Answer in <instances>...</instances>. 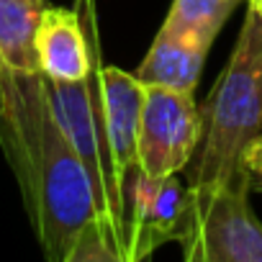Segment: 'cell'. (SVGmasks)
I'll return each mask as SVG.
<instances>
[{
    "mask_svg": "<svg viewBox=\"0 0 262 262\" xmlns=\"http://www.w3.org/2000/svg\"><path fill=\"white\" fill-rule=\"evenodd\" d=\"M249 183L190 188V234L185 262H262V224L249 206Z\"/></svg>",
    "mask_w": 262,
    "mask_h": 262,
    "instance_id": "3957f363",
    "label": "cell"
},
{
    "mask_svg": "<svg viewBox=\"0 0 262 262\" xmlns=\"http://www.w3.org/2000/svg\"><path fill=\"white\" fill-rule=\"evenodd\" d=\"M100 85L105 103V123L108 139L113 149V160L123 180L134 190L139 167V118L144 105V85L137 75L123 72L118 67L100 64Z\"/></svg>",
    "mask_w": 262,
    "mask_h": 262,
    "instance_id": "8992f818",
    "label": "cell"
},
{
    "mask_svg": "<svg viewBox=\"0 0 262 262\" xmlns=\"http://www.w3.org/2000/svg\"><path fill=\"white\" fill-rule=\"evenodd\" d=\"M8 93H11V70L0 59V123L8 116Z\"/></svg>",
    "mask_w": 262,
    "mask_h": 262,
    "instance_id": "7c38bea8",
    "label": "cell"
},
{
    "mask_svg": "<svg viewBox=\"0 0 262 262\" xmlns=\"http://www.w3.org/2000/svg\"><path fill=\"white\" fill-rule=\"evenodd\" d=\"M190 185L178 175L152 180L139 172L131 193L126 262L149 259L167 242L183 244L190 234Z\"/></svg>",
    "mask_w": 262,
    "mask_h": 262,
    "instance_id": "5b68a950",
    "label": "cell"
},
{
    "mask_svg": "<svg viewBox=\"0 0 262 262\" xmlns=\"http://www.w3.org/2000/svg\"><path fill=\"white\" fill-rule=\"evenodd\" d=\"M67 262H121V257H118L113 242L108 239L103 224L100 221H90L80 231Z\"/></svg>",
    "mask_w": 262,
    "mask_h": 262,
    "instance_id": "30bf717a",
    "label": "cell"
},
{
    "mask_svg": "<svg viewBox=\"0 0 262 262\" xmlns=\"http://www.w3.org/2000/svg\"><path fill=\"white\" fill-rule=\"evenodd\" d=\"M49 0H0V59L13 75H41L36 34Z\"/></svg>",
    "mask_w": 262,
    "mask_h": 262,
    "instance_id": "ba28073f",
    "label": "cell"
},
{
    "mask_svg": "<svg viewBox=\"0 0 262 262\" xmlns=\"http://www.w3.org/2000/svg\"><path fill=\"white\" fill-rule=\"evenodd\" d=\"M3 144L49 262H67L80 231L98 219L88 167L59 126L44 75H13Z\"/></svg>",
    "mask_w": 262,
    "mask_h": 262,
    "instance_id": "6da1fadb",
    "label": "cell"
},
{
    "mask_svg": "<svg viewBox=\"0 0 262 262\" xmlns=\"http://www.w3.org/2000/svg\"><path fill=\"white\" fill-rule=\"evenodd\" d=\"M203 131L190 188L239 180L242 157L262 134V16L247 8L236 47L201 111Z\"/></svg>",
    "mask_w": 262,
    "mask_h": 262,
    "instance_id": "7a4b0ae2",
    "label": "cell"
},
{
    "mask_svg": "<svg viewBox=\"0 0 262 262\" xmlns=\"http://www.w3.org/2000/svg\"><path fill=\"white\" fill-rule=\"evenodd\" d=\"M208 49L211 47L203 44L201 39L162 26L134 75L144 85H162V88L193 93Z\"/></svg>",
    "mask_w": 262,
    "mask_h": 262,
    "instance_id": "52a82bcc",
    "label": "cell"
},
{
    "mask_svg": "<svg viewBox=\"0 0 262 262\" xmlns=\"http://www.w3.org/2000/svg\"><path fill=\"white\" fill-rule=\"evenodd\" d=\"M201 131L203 118L193 93L144 85V105L139 118V167L147 178L162 180L180 175L195 157Z\"/></svg>",
    "mask_w": 262,
    "mask_h": 262,
    "instance_id": "277c9868",
    "label": "cell"
},
{
    "mask_svg": "<svg viewBox=\"0 0 262 262\" xmlns=\"http://www.w3.org/2000/svg\"><path fill=\"white\" fill-rule=\"evenodd\" d=\"M242 170L244 178L249 183L252 193H262V134L252 139V144L247 147L244 157H242Z\"/></svg>",
    "mask_w": 262,
    "mask_h": 262,
    "instance_id": "8fae6325",
    "label": "cell"
},
{
    "mask_svg": "<svg viewBox=\"0 0 262 262\" xmlns=\"http://www.w3.org/2000/svg\"><path fill=\"white\" fill-rule=\"evenodd\" d=\"M247 3H249V8H252L254 13H259V16H262V0H247Z\"/></svg>",
    "mask_w": 262,
    "mask_h": 262,
    "instance_id": "4fadbf2b",
    "label": "cell"
},
{
    "mask_svg": "<svg viewBox=\"0 0 262 262\" xmlns=\"http://www.w3.org/2000/svg\"><path fill=\"white\" fill-rule=\"evenodd\" d=\"M239 3L242 0H172L162 26L178 34L195 36L211 47Z\"/></svg>",
    "mask_w": 262,
    "mask_h": 262,
    "instance_id": "9c48e42d",
    "label": "cell"
}]
</instances>
